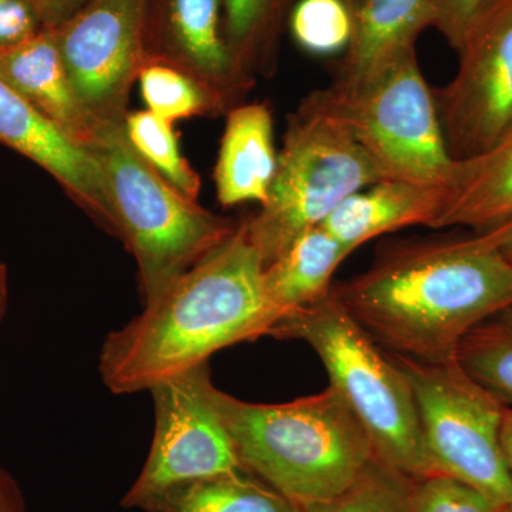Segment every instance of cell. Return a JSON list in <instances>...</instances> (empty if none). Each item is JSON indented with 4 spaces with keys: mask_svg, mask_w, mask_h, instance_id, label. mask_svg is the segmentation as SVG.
Returning <instances> with one entry per match:
<instances>
[{
    "mask_svg": "<svg viewBox=\"0 0 512 512\" xmlns=\"http://www.w3.org/2000/svg\"><path fill=\"white\" fill-rule=\"evenodd\" d=\"M350 255L322 227L309 229L262 272V291L276 323L325 298L332 276ZM275 323V325H276Z\"/></svg>",
    "mask_w": 512,
    "mask_h": 512,
    "instance_id": "obj_19",
    "label": "cell"
},
{
    "mask_svg": "<svg viewBox=\"0 0 512 512\" xmlns=\"http://www.w3.org/2000/svg\"><path fill=\"white\" fill-rule=\"evenodd\" d=\"M210 366L202 363L151 387L156 429L143 470L121 500L138 508L168 488L247 470L214 400Z\"/></svg>",
    "mask_w": 512,
    "mask_h": 512,
    "instance_id": "obj_9",
    "label": "cell"
},
{
    "mask_svg": "<svg viewBox=\"0 0 512 512\" xmlns=\"http://www.w3.org/2000/svg\"><path fill=\"white\" fill-rule=\"evenodd\" d=\"M94 151L113 234L136 258L144 303L157 298L238 228L168 183L131 146L124 124L103 128Z\"/></svg>",
    "mask_w": 512,
    "mask_h": 512,
    "instance_id": "obj_5",
    "label": "cell"
},
{
    "mask_svg": "<svg viewBox=\"0 0 512 512\" xmlns=\"http://www.w3.org/2000/svg\"><path fill=\"white\" fill-rule=\"evenodd\" d=\"M42 29L28 0H0V50L22 45Z\"/></svg>",
    "mask_w": 512,
    "mask_h": 512,
    "instance_id": "obj_29",
    "label": "cell"
},
{
    "mask_svg": "<svg viewBox=\"0 0 512 512\" xmlns=\"http://www.w3.org/2000/svg\"><path fill=\"white\" fill-rule=\"evenodd\" d=\"M298 0H224L225 39L232 59L248 79L274 52L285 13Z\"/></svg>",
    "mask_w": 512,
    "mask_h": 512,
    "instance_id": "obj_21",
    "label": "cell"
},
{
    "mask_svg": "<svg viewBox=\"0 0 512 512\" xmlns=\"http://www.w3.org/2000/svg\"><path fill=\"white\" fill-rule=\"evenodd\" d=\"M212 400L244 467L302 508L345 493L376 458L369 433L330 384L279 404L242 402L214 386Z\"/></svg>",
    "mask_w": 512,
    "mask_h": 512,
    "instance_id": "obj_3",
    "label": "cell"
},
{
    "mask_svg": "<svg viewBox=\"0 0 512 512\" xmlns=\"http://www.w3.org/2000/svg\"><path fill=\"white\" fill-rule=\"evenodd\" d=\"M332 292L394 355L453 362L471 330L512 308V262L478 232L396 242Z\"/></svg>",
    "mask_w": 512,
    "mask_h": 512,
    "instance_id": "obj_1",
    "label": "cell"
},
{
    "mask_svg": "<svg viewBox=\"0 0 512 512\" xmlns=\"http://www.w3.org/2000/svg\"><path fill=\"white\" fill-rule=\"evenodd\" d=\"M224 0H160V46L147 57L180 67L231 104L251 86L225 39Z\"/></svg>",
    "mask_w": 512,
    "mask_h": 512,
    "instance_id": "obj_13",
    "label": "cell"
},
{
    "mask_svg": "<svg viewBox=\"0 0 512 512\" xmlns=\"http://www.w3.org/2000/svg\"><path fill=\"white\" fill-rule=\"evenodd\" d=\"M410 480L376 457L349 490L326 503L303 507V512H412Z\"/></svg>",
    "mask_w": 512,
    "mask_h": 512,
    "instance_id": "obj_25",
    "label": "cell"
},
{
    "mask_svg": "<svg viewBox=\"0 0 512 512\" xmlns=\"http://www.w3.org/2000/svg\"><path fill=\"white\" fill-rule=\"evenodd\" d=\"M0 512H29L15 478L0 466Z\"/></svg>",
    "mask_w": 512,
    "mask_h": 512,
    "instance_id": "obj_31",
    "label": "cell"
},
{
    "mask_svg": "<svg viewBox=\"0 0 512 512\" xmlns=\"http://www.w3.org/2000/svg\"><path fill=\"white\" fill-rule=\"evenodd\" d=\"M146 512H303L248 470L221 474L168 488L148 498Z\"/></svg>",
    "mask_w": 512,
    "mask_h": 512,
    "instance_id": "obj_20",
    "label": "cell"
},
{
    "mask_svg": "<svg viewBox=\"0 0 512 512\" xmlns=\"http://www.w3.org/2000/svg\"><path fill=\"white\" fill-rule=\"evenodd\" d=\"M342 124L375 163L383 180L450 188L456 158L448 151L416 49L366 82H333L306 97Z\"/></svg>",
    "mask_w": 512,
    "mask_h": 512,
    "instance_id": "obj_6",
    "label": "cell"
},
{
    "mask_svg": "<svg viewBox=\"0 0 512 512\" xmlns=\"http://www.w3.org/2000/svg\"><path fill=\"white\" fill-rule=\"evenodd\" d=\"M456 359L484 389L512 407V308L471 330Z\"/></svg>",
    "mask_w": 512,
    "mask_h": 512,
    "instance_id": "obj_23",
    "label": "cell"
},
{
    "mask_svg": "<svg viewBox=\"0 0 512 512\" xmlns=\"http://www.w3.org/2000/svg\"><path fill=\"white\" fill-rule=\"evenodd\" d=\"M501 447L512 476V407H505L503 424H501Z\"/></svg>",
    "mask_w": 512,
    "mask_h": 512,
    "instance_id": "obj_33",
    "label": "cell"
},
{
    "mask_svg": "<svg viewBox=\"0 0 512 512\" xmlns=\"http://www.w3.org/2000/svg\"><path fill=\"white\" fill-rule=\"evenodd\" d=\"M409 379L431 470L512 503V476L501 447L505 407L456 360L424 363L394 355Z\"/></svg>",
    "mask_w": 512,
    "mask_h": 512,
    "instance_id": "obj_8",
    "label": "cell"
},
{
    "mask_svg": "<svg viewBox=\"0 0 512 512\" xmlns=\"http://www.w3.org/2000/svg\"><path fill=\"white\" fill-rule=\"evenodd\" d=\"M456 175L433 228L484 232L512 218V130L488 150L457 160Z\"/></svg>",
    "mask_w": 512,
    "mask_h": 512,
    "instance_id": "obj_18",
    "label": "cell"
},
{
    "mask_svg": "<svg viewBox=\"0 0 512 512\" xmlns=\"http://www.w3.org/2000/svg\"><path fill=\"white\" fill-rule=\"evenodd\" d=\"M278 168L274 119L268 104L232 107L215 165V185L222 207L255 201L264 205Z\"/></svg>",
    "mask_w": 512,
    "mask_h": 512,
    "instance_id": "obj_17",
    "label": "cell"
},
{
    "mask_svg": "<svg viewBox=\"0 0 512 512\" xmlns=\"http://www.w3.org/2000/svg\"><path fill=\"white\" fill-rule=\"evenodd\" d=\"M0 143L52 175L77 205L113 234V218L96 151L70 140L2 76Z\"/></svg>",
    "mask_w": 512,
    "mask_h": 512,
    "instance_id": "obj_12",
    "label": "cell"
},
{
    "mask_svg": "<svg viewBox=\"0 0 512 512\" xmlns=\"http://www.w3.org/2000/svg\"><path fill=\"white\" fill-rule=\"evenodd\" d=\"M124 128L131 146L154 170L188 198L197 200L200 175L181 153L173 124L144 110L127 114Z\"/></svg>",
    "mask_w": 512,
    "mask_h": 512,
    "instance_id": "obj_24",
    "label": "cell"
},
{
    "mask_svg": "<svg viewBox=\"0 0 512 512\" xmlns=\"http://www.w3.org/2000/svg\"><path fill=\"white\" fill-rule=\"evenodd\" d=\"M293 39L312 55L348 49L352 19L345 0H298L289 15Z\"/></svg>",
    "mask_w": 512,
    "mask_h": 512,
    "instance_id": "obj_26",
    "label": "cell"
},
{
    "mask_svg": "<svg viewBox=\"0 0 512 512\" xmlns=\"http://www.w3.org/2000/svg\"><path fill=\"white\" fill-rule=\"evenodd\" d=\"M478 234H484L485 237L493 242L498 251H500L508 261L512 262V218L501 222L497 227L487 229V231L484 232H478Z\"/></svg>",
    "mask_w": 512,
    "mask_h": 512,
    "instance_id": "obj_32",
    "label": "cell"
},
{
    "mask_svg": "<svg viewBox=\"0 0 512 512\" xmlns=\"http://www.w3.org/2000/svg\"><path fill=\"white\" fill-rule=\"evenodd\" d=\"M433 28L446 37L448 45L460 49L471 23L487 0H429Z\"/></svg>",
    "mask_w": 512,
    "mask_h": 512,
    "instance_id": "obj_28",
    "label": "cell"
},
{
    "mask_svg": "<svg viewBox=\"0 0 512 512\" xmlns=\"http://www.w3.org/2000/svg\"><path fill=\"white\" fill-rule=\"evenodd\" d=\"M0 76L74 143L89 150L99 144L101 130L74 94L55 29L0 50Z\"/></svg>",
    "mask_w": 512,
    "mask_h": 512,
    "instance_id": "obj_14",
    "label": "cell"
},
{
    "mask_svg": "<svg viewBox=\"0 0 512 512\" xmlns=\"http://www.w3.org/2000/svg\"><path fill=\"white\" fill-rule=\"evenodd\" d=\"M352 37L336 83L366 82L416 49L417 37L433 26L429 0H345Z\"/></svg>",
    "mask_w": 512,
    "mask_h": 512,
    "instance_id": "obj_15",
    "label": "cell"
},
{
    "mask_svg": "<svg viewBox=\"0 0 512 512\" xmlns=\"http://www.w3.org/2000/svg\"><path fill=\"white\" fill-rule=\"evenodd\" d=\"M268 336L302 340L363 424L376 457L410 478L433 474L409 379L330 291L279 320Z\"/></svg>",
    "mask_w": 512,
    "mask_h": 512,
    "instance_id": "obj_4",
    "label": "cell"
},
{
    "mask_svg": "<svg viewBox=\"0 0 512 512\" xmlns=\"http://www.w3.org/2000/svg\"><path fill=\"white\" fill-rule=\"evenodd\" d=\"M261 256L245 222L181 275L100 350L101 380L114 394L150 390L208 363L214 353L268 336L276 319L262 291Z\"/></svg>",
    "mask_w": 512,
    "mask_h": 512,
    "instance_id": "obj_2",
    "label": "cell"
},
{
    "mask_svg": "<svg viewBox=\"0 0 512 512\" xmlns=\"http://www.w3.org/2000/svg\"><path fill=\"white\" fill-rule=\"evenodd\" d=\"M9 302V274L5 264L0 262V326L8 311Z\"/></svg>",
    "mask_w": 512,
    "mask_h": 512,
    "instance_id": "obj_34",
    "label": "cell"
},
{
    "mask_svg": "<svg viewBox=\"0 0 512 512\" xmlns=\"http://www.w3.org/2000/svg\"><path fill=\"white\" fill-rule=\"evenodd\" d=\"M45 29H57L72 18L87 0H28Z\"/></svg>",
    "mask_w": 512,
    "mask_h": 512,
    "instance_id": "obj_30",
    "label": "cell"
},
{
    "mask_svg": "<svg viewBox=\"0 0 512 512\" xmlns=\"http://www.w3.org/2000/svg\"><path fill=\"white\" fill-rule=\"evenodd\" d=\"M412 512H505L483 491L446 474L414 478L410 488Z\"/></svg>",
    "mask_w": 512,
    "mask_h": 512,
    "instance_id": "obj_27",
    "label": "cell"
},
{
    "mask_svg": "<svg viewBox=\"0 0 512 512\" xmlns=\"http://www.w3.org/2000/svg\"><path fill=\"white\" fill-rule=\"evenodd\" d=\"M383 177L348 130L308 99L289 117L268 200L245 221L264 268L350 195Z\"/></svg>",
    "mask_w": 512,
    "mask_h": 512,
    "instance_id": "obj_7",
    "label": "cell"
},
{
    "mask_svg": "<svg viewBox=\"0 0 512 512\" xmlns=\"http://www.w3.org/2000/svg\"><path fill=\"white\" fill-rule=\"evenodd\" d=\"M505 512H512V503L507 505V508H505Z\"/></svg>",
    "mask_w": 512,
    "mask_h": 512,
    "instance_id": "obj_35",
    "label": "cell"
},
{
    "mask_svg": "<svg viewBox=\"0 0 512 512\" xmlns=\"http://www.w3.org/2000/svg\"><path fill=\"white\" fill-rule=\"evenodd\" d=\"M457 53L456 76L433 92L448 151L466 160L512 130V0H487Z\"/></svg>",
    "mask_w": 512,
    "mask_h": 512,
    "instance_id": "obj_11",
    "label": "cell"
},
{
    "mask_svg": "<svg viewBox=\"0 0 512 512\" xmlns=\"http://www.w3.org/2000/svg\"><path fill=\"white\" fill-rule=\"evenodd\" d=\"M447 188L382 180L346 198L322 222L350 254L370 239L412 225L434 227L447 198Z\"/></svg>",
    "mask_w": 512,
    "mask_h": 512,
    "instance_id": "obj_16",
    "label": "cell"
},
{
    "mask_svg": "<svg viewBox=\"0 0 512 512\" xmlns=\"http://www.w3.org/2000/svg\"><path fill=\"white\" fill-rule=\"evenodd\" d=\"M141 96L147 110L173 124L195 116L218 114L227 103L180 67L147 57L140 73Z\"/></svg>",
    "mask_w": 512,
    "mask_h": 512,
    "instance_id": "obj_22",
    "label": "cell"
},
{
    "mask_svg": "<svg viewBox=\"0 0 512 512\" xmlns=\"http://www.w3.org/2000/svg\"><path fill=\"white\" fill-rule=\"evenodd\" d=\"M151 0H87L55 29L67 76L100 130L124 124L128 96L147 59Z\"/></svg>",
    "mask_w": 512,
    "mask_h": 512,
    "instance_id": "obj_10",
    "label": "cell"
}]
</instances>
